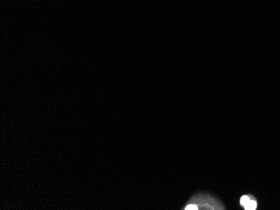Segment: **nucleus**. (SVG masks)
<instances>
[{"instance_id": "7ed1b4c3", "label": "nucleus", "mask_w": 280, "mask_h": 210, "mask_svg": "<svg viewBox=\"0 0 280 210\" xmlns=\"http://www.w3.org/2000/svg\"><path fill=\"white\" fill-rule=\"evenodd\" d=\"M186 210H198V207L196 205H194V204H190L188 206H186Z\"/></svg>"}, {"instance_id": "f03ea898", "label": "nucleus", "mask_w": 280, "mask_h": 210, "mask_svg": "<svg viewBox=\"0 0 280 210\" xmlns=\"http://www.w3.org/2000/svg\"><path fill=\"white\" fill-rule=\"evenodd\" d=\"M250 200H251V199H250V198H248L247 196H243L242 198H241L240 203L241 204H242V205H243V206L244 207V206H245V205H246V204H247V203L250 201Z\"/></svg>"}, {"instance_id": "f257e3e1", "label": "nucleus", "mask_w": 280, "mask_h": 210, "mask_svg": "<svg viewBox=\"0 0 280 210\" xmlns=\"http://www.w3.org/2000/svg\"><path fill=\"white\" fill-rule=\"evenodd\" d=\"M245 210H256V208H257V203L254 200H250L248 203H247L245 206Z\"/></svg>"}]
</instances>
